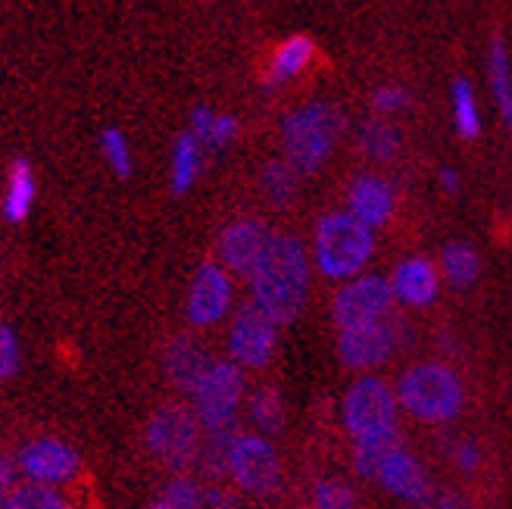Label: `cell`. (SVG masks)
<instances>
[{
  "mask_svg": "<svg viewBox=\"0 0 512 509\" xmlns=\"http://www.w3.org/2000/svg\"><path fill=\"white\" fill-rule=\"evenodd\" d=\"M310 250L297 235L275 232L260 263L247 275L250 303L260 307L278 328L294 322L310 297Z\"/></svg>",
  "mask_w": 512,
  "mask_h": 509,
  "instance_id": "6da1fadb",
  "label": "cell"
},
{
  "mask_svg": "<svg viewBox=\"0 0 512 509\" xmlns=\"http://www.w3.org/2000/svg\"><path fill=\"white\" fill-rule=\"evenodd\" d=\"M344 135V113L328 100L297 107L281 122V147H285V163L297 175H313L325 166L331 150L338 147Z\"/></svg>",
  "mask_w": 512,
  "mask_h": 509,
  "instance_id": "7a4b0ae2",
  "label": "cell"
},
{
  "mask_svg": "<svg viewBox=\"0 0 512 509\" xmlns=\"http://www.w3.org/2000/svg\"><path fill=\"white\" fill-rule=\"evenodd\" d=\"M372 253H375V232L347 210L325 213L316 222L313 260L316 269L325 278H331V282H350V278L363 275Z\"/></svg>",
  "mask_w": 512,
  "mask_h": 509,
  "instance_id": "3957f363",
  "label": "cell"
},
{
  "mask_svg": "<svg viewBox=\"0 0 512 509\" xmlns=\"http://www.w3.org/2000/svg\"><path fill=\"white\" fill-rule=\"evenodd\" d=\"M400 410L419 422L444 425L463 410V381L444 363H413L394 385Z\"/></svg>",
  "mask_w": 512,
  "mask_h": 509,
  "instance_id": "277c9868",
  "label": "cell"
},
{
  "mask_svg": "<svg viewBox=\"0 0 512 509\" xmlns=\"http://www.w3.org/2000/svg\"><path fill=\"white\" fill-rule=\"evenodd\" d=\"M144 441H147V450L157 456L166 469H172L175 475H182L191 466H197V453H200V444H203V428H200L191 406L166 403L147 419Z\"/></svg>",
  "mask_w": 512,
  "mask_h": 509,
  "instance_id": "5b68a950",
  "label": "cell"
},
{
  "mask_svg": "<svg viewBox=\"0 0 512 509\" xmlns=\"http://www.w3.org/2000/svg\"><path fill=\"white\" fill-rule=\"evenodd\" d=\"M188 397L203 431L238 428V410L247 397V375L232 360H213Z\"/></svg>",
  "mask_w": 512,
  "mask_h": 509,
  "instance_id": "8992f818",
  "label": "cell"
},
{
  "mask_svg": "<svg viewBox=\"0 0 512 509\" xmlns=\"http://www.w3.org/2000/svg\"><path fill=\"white\" fill-rule=\"evenodd\" d=\"M397 413H400V403H397L394 385H388V381L378 375L356 378L341 403V419H344V428L353 435V441L394 431Z\"/></svg>",
  "mask_w": 512,
  "mask_h": 509,
  "instance_id": "52a82bcc",
  "label": "cell"
},
{
  "mask_svg": "<svg viewBox=\"0 0 512 509\" xmlns=\"http://www.w3.org/2000/svg\"><path fill=\"white\" fill-rule=\"evenodd\" d=\"M394 307L391 278L384 275H356L344 282L331 300V319H335L338 332L347 328H363L388 319Z\"/></svg>",
  "mask_w": 512,
  "mask_h": 509,
  "instance_id": "ba28073f",
  "label": "cell"
},
{
  "mask_svg": "<svg viewBox=\"0 0 512 509\" xmlns=\"http://www.w3.org/2000/svg\"><path fill=\"white\" fill-rule=\"evenodd\" d=\"M228 478L232 485L250 497H269L275 494L281 481V463L269 438L263 435H241L228 453Z\"/></svg>",
  "mask_w": 512,
  "mask_h": 509,
  "instance_id": "9c48e42d",
  "label": "cell"
},
{
  "mask_svg": "<svg viewBox=\"0 0 512 509\" xmlns=\"http://www.w3.org/2000/svg\"><path fill=\"white\" fill-rule=\"evenodd\" d=\"M13 466H16V475L32 481V485H44V488L60 491L63 485H69V481L82 472V456L72 444H66L54 435H44V438L22 444Z\"/></svg>",
  "mask_w": 512,
  "mask_h": 509,
  "instance_id": "30bf717a",
  "label": "cell"
},
{
  "mask_svg": "<svg viewBox=\"0 0 512 509\" xmlns=\"http://www.w3.org/2000/svg\"><path fill=\"white\" fill-rule=\"evenodd\" d=\"M228 360L235 366L247 369H263L269 366L272 353L278 347V325L253 303H244L228 319Z\"/></svg>",
  "mask_w": 512,
  "mask_h": 509,
  "instance_id": "8fae6325",
  "label": "cell"
},
{
  "mask_svg": "<svg viewBox=\"0 0 512 509\" xmlns=\"http://www.w3.org/2000/svg\"><path fill=\"white\" fill-rule=\"evenodd\" d=\"M235 313V278L219 263H203L188 288V322L194 328H216Z\"/></svg>",
  "mask_w": 512,
  "mask_h": 509,
  "instance_id": "7c38bea8",
  "label": "cell"
},
{
  "mask_svg": "<svg viewBox=\"0 0 512 509\" xmlns=\"http://www.w3.org/2000/svg\"><path fill=\"white\" fill-rule=\"evenodd\" d=\"M272 228L263 219H235L222 228L219 244H216V263L228 272V275H250L253 266L260 263V257L266 253L269 241H272Z\"/></svg>",
  "mask_w": 512,
  "mask_h": 509,
  "instance_id": "4fadbf2b",
  "label": "cell"
},
{
  "mask_svg": "<svg viewBox=\"0 0 512 509\" xmlns=\"http://www.w3.org/2000/svg\"><path fill=\"white\" fill-rule=\"evenodd\" d=\"M400 341V325L391 319L363 325V328H347L338 335V356L341 363L353 372H369L388 363V356L397 350Z\"/></svg>",
  "mask_w": 512,
  "mask_h": 509,
  "instance_id": "5bb4252c",
  "label": "cell"
},
{
  "mask_svg": "<svg viewBox=\"0 0 512 509\" xmlns=\"http://www.w3.org/2000/svg\"><path fill=\"white\" fill-rule=\"evenodd\" d=\"M375 481L391 497H397L403 503H413V506L434 503V488H431L428 472L422 469V463L416 460V456L406 453L403 447L397 453H391L388 460H384V466L378 469Z\"/></svg>",
  "mask_w": 512,
  "mask_h": 509,
  "instance_id": "9a60e30c",
  "label": "cell"
},
{
  "mask_svg": "<svg viewBox=\"0 0 512 509\" xmlns=\"http://www.w3.org/2000/svg\"><path fill=\"white\" fill-rule=\"evenodd\" d=\"M397 207V194L388 178L363 172L356 175L347 188V213L356 216L363 225H369L372 232L381 225H388Z\"/></svg>",
  "mask_w": 512,
  "mask_h": 509,
  "instance_id": "2e32d148",
  "label": "cell"
},
{
  "mask_svg": "<svg viewBox=\"0 0 512 509\" xmlns=\"http://www.w3.org/2000/svg\"><path fill=\"white\" fill-rule=\"evenodd\" d=\"M213 360H216V356L207 347H203L200 341L182 335V338H172L166 344V350H163V372H166V378L172 381L178 391L191 394L194 385L203 378V372L213 366Z\"/></svg>",
  "mask_w": 512,
  "mask_h": 509,
  "instance_id": "e0dca14e",
  "label": "cell"
},
{
  "mask_svg": "<svg viewBox=\"0 0 512 509\" xmlns=\"http://www.w3.org/2000/svg\"><path fill=\"white\" fill-rule=\"evenodd\" d=\"M394 300L406 303V307L425 310L438 297V269H434L425 257H406L391 278Z\"/></svg>",
  "mask_w": 512,
  "mask_h": 509,
  "instance_id": "ac0fdd59",
  "label": "cell"
},
{
  "mask_svg": "<svg viewBox=\"0 0 512 509\" xmlns=\"http://www.w3.org/2000/svg\"><path fill=\"white\" fill-rule=\"evenodd\" d=\"M313 57H316V44L310 35L285 38L272 50V57L266 63V75H263L266 88H281V85L294 82L297 75H303L306 69H310Z\"/></svg>",
  "mask_w": 512,
  "mask_h": 509,
  "instance_id": "d6986e66",
  "label": "cell"
},
{
  "mask_svg": "<svg viewBox=\"0 0 512 509\" xmlns=\"http://www.w3.org/2000/svg\"><path fill=\"white\" fill-rule=\"evenodd\" d=\"M35 169L29 160H16L7 172V188H4V200H0V210H4L7 222H22L29 219L32 207H35Z\"/></svg>",
  "mask_w": 512,
  "mask_h": 509,
  "instance_id": "ffe728a7",
  "label": "cell"
},
{
  "mask_svg": "<svg viewBox=\"0 0 512 509\" xmlns=\"http://www.w3.org/2000/svg\"><path fill=\"white\" fill-rule=\"evenodd\" d=\"M244 406H247V416L250 422L256 425V431H260L263 438H275L285 431V400H281V394L269 385H260V388H253L247 391L244 397Z\"/></svg>",
  "mask_w": 512,
  "mask_h": 509,
  "instance_id": "44dd1931",
  "label": "cell"
},
{
  "mask_svg": "<svg viewBox=\"0 0 512 509\" xmlns=\"http://www.w3.org/2000/svg\"><path fill=\"white\" fill-rule=\"evenodd\" d=\"M188 132L197 138V144L203 150H222V147H228L238 138L241 125H238L235 116H228V113H216L213 107H197L191 113V129Z\"/></svg>",
  "mask_w": 512,
  "mask_h": 509,
  "instance_id": "7402d4cb",
  "label": "cell"
},
{
  "mask_svg": "<svg viewBox=\"0 0 512 509\" xmlns=\"http://www.w3.org/2000/svg\"><path fill=\"white\" fill-rule=\"evenodd\" d=\"M238 435H241V425L238 428H222V431H203L197 466H200L203 478H207L210 485H219V481L228 478V453H232V444H235Z\"/></svg>",
  "mask_w": 512,
  "mask_h": 509,
  "instance_id": "603a6c76",
  "label": "cell"
},
{
  "mask_svg": "<svg viewBox=\"0 0 512 509\" xmlns=\"http://www.w3.org/2000/svg\"><path fill=\"white\" fill-rule=\"evenodd\" d=\"M203 169V147L191 132L178 135L172 144V163H169V185L175 194H188Z\"/></svg>",
  "mask_w": 512,
  "mask_h": 509,
  "instance_id": "cb8c5ba5",
  "label": "cell"
},
{
  "mask_svg": "<svg viewBox=\"0 0 512 509\" xmlns=\"http://www.w3.org/2000/svg\"><path fill=\"white\" fill-rule=\"evenodd\" d=\"M488 85L503 122L512 129V63L503 38H494L488 47Z\"/></svg>",
  "mask_w": 512,
  "mask_h": 509,
  "instance_id": "d4e9b609",
  "label": "cell"
},
{
  "mask_svg": "<svg viewBox=\"0 0 512 509\" xmlns=\"http://www.w3.org/2000/svg\"><path fill=\"white\" fill-rule=\"evenodd\" d=\"M403 447V438L400 431H384V435H375V438H360L353 441V469L360 478H375L378 469L384 466L391 453H397Z\"/></svg>",
  "mask_w": 512,
  "mask_h": 509,
  "instance_id": "484cf974",
  "label": "cell"
},
{
  "mask_svg": "<svg viewBox=\"0 0 512 509\" xmlns=\"http://www.w3.org/2000/svg\"><path fill=\"white\" fill-rule=\"evenodd\" d=\"M356 147L375 163H388L400 154V132L388 119H369L356 132Z\"/></svg>",
  "mask_w": 512,
  "mask_h": 509,
  "instance_id": "4316f807",
  "label": "cell"
},
{
  "mask_svg": "<svg viewBox=\"0 0 512 509\" xmlns=\"http://www.w3.org/2000/svg\"><path fill=\"white\" fill-rule=\"evenodd\" d=\"M0 509H75L57 488L32 485V481H16V488L4 497Z\"/></svg>",
  "mask_w": 512,
  "mask_h": 509,
  "instance_id": "83f0119b",
  "label": "cell"
},
{
  "mask_svg": "<svg viewBox=\"0 0 512 509\" xmlns=\"http://www.w3.org/2000/svg\"><path fill=\"white\" fill-rule=\"evenodd\" d=\"M441 269L453 288H469L481 272V260L469 244H447L441 253Z\"/></svg>",
  "mask_w": 512,
  "mask_h": 509,
  "instance_id": "f1b7e54d",
  "label": "cell"
},
{
  "mask_svg": "<svg viewBox=\"0 0 512 509\" xmlns=\"http://www.w3.org/2000/svg\"><path fill=\"white\" fill-rule=\"evenodd\" d=\"M260 191L275 210L288 207V203L294 200V194H297V172L285 160L266 163V169L260 175Z\"/></svg>",
  "mask_w": 512,
  "mask_h": 509,
  "instance_id": "f546056e",
  "label": "cell"
},
{
  "mask_svg": "<svg viewBox=\"0 0 512 509\" xmlns=\"http://www.w3.org/2000/svg\"><path fill=\"white\" fill-rule=\"evenodd\" d=\"M453 122H456L459 138L475 141L481 135V110H478L475 91L466 79L453 82Z\"/></svg>",
  "mask_w": 512,
  "mask_h": 509,
  "instance_id": "4dcf8cb0",
  "label": "cell"
},
{
  "mask_svg": "<svg viewBox=\"0 0 512 509\" xmlns=\"http://www.w3.org/2000/svg\"><path fill=\"white\" fill-rule=\"evenodd\" d=\"M97 147H100V157H104V163H107L119 178H128V175L135 172L132 144H128V138H125L119 129H104V132H100Z\"/></svg>",
  "mask_w": 512,
  "mask_h": 509,
  "instance_id": "1f68e13d",
  "label": "cell"
},
{
  "mask_svg": "<svg viewBox=\"0 0 512 509\" xmlns=\"http://www.w3.org/2000/svg\"><path fill=\"white\" fill-rule=\"evenodd\" d=\"M160 497L166 503H172L175 509H207V488H203L200 481L188 472L172 475Z\"/></svg>",
  "mask_w": 512,
  "mask_h": 509,
  "instance_id": "d6a6232c",
  "label": "cell"
},
{
  "mask_svg": "<svg viewBox=\"0 0 512 509\" xmlns=\"http://www.w3.org/2000/svg\"><path fill=\"white\" fill-rule=\"evenodd\" d=\"M353 488L341 478H322L313 488V509H353Z\"/></svg>",
  "mask_w": 512,
  "mask_h": 509,
  "instance_id": "836d02e7",
  "label": "cell"
},
{
  "mask_svg": "<svg viewBox=\"0 0 512 509\" xmlns=\"http://www.w3.org/2000/svg\"><path fill=\"white\" fill-rule=\"evenodd\" d=\"M22 363V350H19V338L10 325H0V381H7L19 372Z\"/></svg>",
  "mask_w": 512,
  "mask_h": 509,
  "instance_id": "e575fe53",
  "label": "cell"
},
{
  "mask_svg": "<svg viewBox=\"0 0 512 509\" xmlns=\"http://www.w3.org/2000/svg\"><path fill=\"white\" fill-rule=\"evenodd\" d=\"M409 100H413V97H409L406 88H400V85H381L372 94V107H375L378 116H394V113L409 107Z\"/></svg>",
  "mask_w": 512,
  "mask_h": 509,
  "instance_id": "d590c367",
  "label": "cell"
},
{
  "mask_svg": "<svg viewBox=\"0 0 512 509\" xmlns=\"http://www.w3.org/2000/svg\"><path fill=\"white\" fill-rule=\"evenodd\" d=\"M450 460L456 463V469H459V472H466V475L478 472V469H481V463H484L481 444H478V441H472V438L456 441V444L450 447Z\"/></svg>",
  "mask_w": 512,
  "mask_h": 509,
  "instance_id": "8d00e7d4",
  "label": "cell"
},
{
  "mask_svg": "<svg viewBox=\"0 0 512 509\" xmlns=\"http://www.w3.org/2000/svg\"><path fill=\"white\" fill-rule=\"evenodd\" d=\"M207 509H238V497L232 491H225L222 485L207 488Z\"/></svg>",
  "mask_w": 512,
  "mask_h": 509,
  "instance_id": "74e56055",
  "label": "cell"
},
{
  "mask_svg": "<svg viewBox=\"0 0 512 509\" xmlns=\"http://www.w3.org/2000/svg\"><path fill=\"white\" fill-rule=\"evenodd\" d=\"M434 506L438 509H472V503L463 491H441L434 497Z\"/></svg>",
  "mask_w": 512,
  "mask_h": 509,
  "instance_id": "f35d334b",
  "label": "cell"
},
{
  "mask_svg": "<svg viewBox=\"0 0 512 509\" xmlns=\"http://www.w3.org/2000/svg\"><path fill=\"white\" fill-rule=\"evenodd\" d=\"M16 488V466L13 460H7V456H0V503H4V497Z\"/></svg>",
  "mask_w": 512,
  "mask_h": 509,
  "instance_id": "ab89813d",
  "label": "cell"
},
{
  "mask_svg": "<svg viewBox=\"0 0 512 509\" xmlns=\"http://www.w3.org/2000/svg\"><path fill=\"white\" fill-rule=\"evenodd\" d=\"M441 185L447 194H459V175L453 169H441Z\"/></svg>",
  "mask_w": 512,
  "mask_h": 509,
  "instance_id": "60d3db41",
  "label": "cell"
},
{
  "mask_svg": "<svg viewBox=\"0 0 512 509\" xmlns=\"http://www.w3.org/2000/svg\"><path fill=\"white\" fill-rule=\"evenodd\" d=\"M147 509H175V506H172V503H166L163 497H157V500H153V503H150Z\"/></svg>",
  "mask_w": 512,
  "mask_h": 509,
  "instance_id": "b9f144b4",
  "label": "cell"
}]
</instances>
